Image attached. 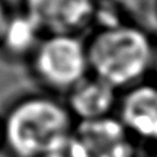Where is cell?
<instances>
[{"mask_svg": "<svg viewBox=\"0 0 157 157\" xmlns=\"http://www.w3.org/2000/svg\"><path fill=\"white\" fill-rule=\"evenodd\" d=\"M90 74L119 92L153 73L156 42L144 28L127 22L103 23L86 41Z\"/></svg>", "mask_w": 157, "mask_h": 157, "instance_id": "obj_1", "label": "cell"}, {"mask_svg": "<svg viewBox=\"0 0 157 157\" xmlns=\"http://www.w3.org/2000/svg\"><path fill=\"white\" fill-rule=\"evenodd\" d=\"M3 127L9 157H44L70 140L76 121L64 101L36 93L13 102L3 117Z\"/></svg>", "mask_w": 157, "mask_h": 157, "instance_id": "obj_2", "label": "cell"}, {"mask_svg": "<svg viewBox=\"0 0 157 157\" xmlns=\"http://www.w3.org/2000/svg\"><path fill=\"white\" fill-rule=\"evenodd\" d=\"M31 74L51 95H67L90 74L86 41L80 35H45L29 58Z\"/></svg>", "mask_w": 157, "mask_h": 157, "instance_id": "obj_3", "label": "cell"}, {"mask_svg": "<svg viewBox=\"0 0 157 157\" xmlns=\"http://www.w3.org/2000/svg\"><path fill=\"white\" fill-rule=\"evenodd\" d=\"M70 144L76 157H138V143L117 115L76 122Z\"/></svg>", "mask_w": 157, "mask_h": 157, "instance_id": "obj_4", "label": "cell"}, {"mask_svg": "<svg viewBox=\"0 0 157 157\" xmlns=\"http://www.w3.org/2000/svg\"><path fill=\"white\" fill-rule=\"evenodd\" d=\"M45 35H80L96 21L99 0H21Z\"/></svg>", "mask_w": 157, "mask_h": 157, "instance_id": "obj_5", "label": "cell"}, {"mask_svg": "<svg viewBox=\"0 0 157 157\" xmlns=\"http://www.w3.org/2000/svg\"><path fill=\"white\" fill-rule=\"evenodd\" d=\"M137 143L157 146V82H143L121 92L117 113Z\"/></svg>", "mask_w": 157, "mask_h": 157, "instance_id": "obj_6", "label": "cell"}, {"mask_svg": "<svg viewBox=\"0 0 157 157\" xmlns=\"http://www.w3.org/2000/svg\"><path fill=\"white\" fill-rule=\"evenodd\" d=\"M121 92L89 74L66 95V105L76 122L95 121L117 113Z\"/></svg>", "mask_w": 157, "mask_h": 157, "instance_id": "obj_7", "label": "cell"}, {"mask_svg": "<svg viewBox=\"0 0 157 157\" xmlns=\"http://www.w3.org/2000/svg\"><path fill=\"white\" fill-rule=\"evenodd\" d=\"M44 36L32 17L21 9L13 10L0 41V54L10 61L28 63Z\"/></svg>", "mask_w": 157, "mask_h": 157, "instance_id": "obj_8", "label": "cell"}, {"mask_svg": "<svg viewBox=\"0 0 157 157\" xmlns=\"http://www.w3.org/2000/svg\"><path fill=\"white\" fill-rule=\"evenodd\" d=\"M12 12L13 10L9 7L7 2L6 0H0V41H2V36H3V32H5L7 22H9Z\"/></svg>", "mask_w": 157, "mask_h": 157, "instance_id": "obj_9", "label": "cell"}, {"mask_svg": "<svg viewBox=\"0 0 157 157\" xmlns=\"http://www.w3.org/2000/svg\"><path fill=\"white\" fill-rule=\"evenodd\" d=\"M44 157H76V154H74L73 148H71V144H70V140H68L64 146H61L60 148H57L56 151L50 153V154H47Z\"/></svg>", "mask_w": 157, "mask_h": 157, "instance_id": "obj_10", "label": "cell"}, {"mask_svg": "<svg viewBox=\"0 0 157 157\" xmlns=\"http://www.w3.org/2000/svg\"><path fill=\"white\" fill-rule=\"evenodd\" d=\"M0 151H5V127H3V117H0Z\"/></svg>", "mask_w": 157, "mask_h": 157, "instance_id": "obj_11", "label": "cell"}, {"mask_svg": "<svg viewBox=\"0 0 157 157\" xmlns=\"http://www.w3.org/2000/svg\"><path fill=\"white\" fill-rule=\"evenodd\" d=\"M153 74L157 82V42H156V56H154V66H153Z\"/></svg>", "mask_w": 157, "mask_h": 157, "instance_id": "obj_12", "label": "cell"}, {"mask_svg": "<svg viewBox=\"0 0 157 157\" xmlns=\"http://www.w3.org/2000/svg\"><path fill=\"white\" fill-rule=\"evenodd\" d=\"M146 157H157V151L156 153H151V154H148V156H146Z\"/></svg>", "mask_w": 157, "mask_h": 157, "instance_id": "obj_13", "label": "cell"}, {"mask_svg": "<svg viewBox=\"0 0 157 157\" xmlns=\"http://www.w3.org/2000/svg\"><path fill=\"white\" fill-rule=\"evenodd\" d=\"M154 12H156V17H157V0H156V3H154Z\"/></svg>", "mask_w": 157, "mask_h": 157, "instance_id": "obj_14", "label": "cell"}]
</instances>
